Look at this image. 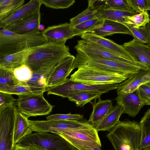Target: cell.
<instances>
[{
	"label": "cell",
	"mask_w": 150,
	"mask_h": 150,
	"mask_svg": "<svg viewBox=\"0 0 150 150\" xmlns=\"http://www.w3.org/2000/svg\"><path fill=\"white\" fill-rule=\"evenodd\" d=\"M103 8L119 10H127L131 9L128 6L127 0H105Z\"/></svg>",
	"instance_id": "40"
},
{
	"label": "cell",
	"mask_w": 150,
	"mask_h": 150,
	"mask_svg": "<svg viewBox=\"0 0 150 150\" xmlns=\"http://www.w3.org/2000/svg\"><path fill=\"white\" fill-rule=\"evenodd\" d=\"M146 27L150 36V22L147 24Z\"/></svg>",
	"instance_id": "46"
},
{
	"label": "cell",
	"mask_w": 150,
	"mask_h": 150,
	"mask_svg": "<svg viewBox=\"0 0 150 150\" xmlns=\"http://www.w3.org/2000/svg\"><path fill=\"white\" fill-rule=\"evenodd\" d=\"M104 19L100 17L88 20L73 27V35L75 36H81L100 27L102 24Z\"/></svg>",
	"instance_id": "31"
},
{
	"label": "cell",
	"mask_w": 150,
	"mask_h": 150,
	"mask_svg": "<svg viewBox=\"0 0 150 150\" xmlns=\"http://www.w3.org/2000/svg\"><path fill=\"white\" fill-rule=\"evenodd\" d=\"M144 105H150V100L146 102L144 104Z\"/></svg>",
	"instance_id": "47"
},
{
	"label": "cell",
	"mask_w": 150,
	"mask_h": 150,
	"mask_svg": "<svg viewBox=\"0 0 150 150\" xmlns=\"http://www.w3.org/2000/svg\"><path fill=\"white\" fill-rule=\"evenodd\" d=\"M18 143H34L43 150H74L65 139L55 133L35 132L25 137Z\"/></svg>",
	"instance_id": "10"
},
{
	"label": "cell",
	"mask_w": 150,
	"mask_h": 150,
	"mask_svg": "<svg viewBox=\"0 0 150 150\" xmlns=\"http://www.w3.org/2000/svg\"><path fill=\"white\" fill-rule=\"evenodd\" d=\"M104 4L96 7H87L85 10L70 20L72 27L84 22L100 17L101 9Z\"/></svg>",
	"instance_id": "29"
},
{
	"label": "cell",
	"mask_w": 150,
	"mask_h": 150,
	"mask_svg": "<svg viewBox=\"0 0 150 150\" xmlns=\"http://www.w3.org/2000/svg\"><path fill=\"white\" fill-rule=\"evenodd\" d=\"M20 83L13 70L0 68V86H15Z\"/></svg>",
	"instance_id": "36"
},
{
	"label": "cell",
	"mask_w": 150,
	"mask_h": 150,
	"mask_svg": "<svg viewBox=\"0 0 150 150\" xmlns=\"http://www.w3.org/2000/svg\"><path fill=\"white\" fill-rule=\"evenodd\" d=\"M40 11L22 20L13 23L5 28L13 33L22 35L39 32L40 24Z\"/></svg>",
	"instance_id": "16"
},
{
	"label": "cell",
	"mask_w": 150,
	"mask_h": 150,
	"mask_svg": "<svg viewBox=\"0 0 150 150\" xmlns=\"http://www.w3.org/2000/svg\"><path fill=\"white\" fill-rule=\"evenodd\" d=\"M141 137L139 123L129 120L120 121L106 136L115 150H140Z\"/></svg>",
	"instance_id": "2"
},
{
	"label": "cell",
	"mask_w": 150,
	"mask_h": 150,
	"mask_svg": "<svg viewBox=\"0 0 150 150\" xmlns=\"http://www.w3.org/2000/svg\"><path fill=\"white\" fill-rule=\"evenodd\" d=\"M149 17L148 11H144L137 15L125 17V23L134 28L146 27V24L150 22Z\"/></svg>",
	"instance_id": "34"
},
{
	"label": "cell",
	"mask_w": 150,
	"mask_h": 150,
	"mask_svg": "<svg viewBox=\"0 0 150 150\" xmlns=\"http://www.w3.org/2000/svg\"><path fill=\"white\" fill-rule=\"evenodd\" d=\"M91 102L93 106V110L88 122L92 126L96 127L111 109L112 106V101L110 100H102L98 98Z\"/></svg>",
	"instance_id": "23"
},
{
	"label": "cell",
	"mask_w": 150,
	"mask_h": 150,
	"mask_svg": "<svg viewBox=\"0 0 150 150\" xmlns=\"http://www.w3.org/2000/svg\"><path fill=\"white\" fill-rule=\"evenodd\" d=\"M81 38L82 40L96 45L120 57L136 61L122 45H118L109 39L90 33L83 34Z\"/></svg>",
	"instance_id": "13"
},
{
	"label": "cell",
	"mask_w": 150,
	"mask_h": 150,
	"mask_svg": "<svg viewBox=\"0 0 150 150\" xmlns=\"http://www.w3.org/2000/svg\"><path fill=\"white\" fill-rule=\"evenodd\" d=\"M80 67L117 73L129 77L142 69L132 64L109 59L89 57L77 52L75 57L74 68L75 69Z\"/></svg>",
	"instance_id": "4"
},
{
	"label": "cell",
	"mask_w": 150,
	"mask_h": 150,
	"mask_svg": "<svg viewBox=\"0 0 150 150\" xmlns=\"http://www.w3.org/2000/svg\"><path fill=\"white\" fill-rule=\"evenodd\" d=\"M18 96L16 104L18 110L28 117L48 115L54 107L45 99L43 93Z\"/></svg>",
	"instance_id": "8"
},
{
	"label": "cell",
	"mask_w": 150,
	"mask_h": 150,
	"mask_svg": "<svg viewBox=\"0 0 150 150\" xmlns=\"http://www.w3.org/2000/svg\"><path fill=\"white\" fill-rule=\"evenodd\" d=\"M28 117L19 112H16L14 130L13 146L33 131L28 122Z\"/></svg>",
	"instance_id": "24"
},
{
	"label": "cell",
	"mask_w": 150,
	"mask_h": 150,
	"mask_svg": "<svg viewBox=\"0 0 150 150\" xmlns=\"http://www.w3.org/2000/svg\"><path fill=\"white\" fill-rule=\"evenodd\" d=\"M55 66L44 68L33 71L32 76L28 81L21 83L30 86L47 88L49 79Z\"/></svg>",
	"instance_id": "26"
},
{
	"label": "cell",
	"mask_w": 150,
	"mask_h": 150,
	"mask_svg": "<svg viewBox=\"0 0 150 150\" xmlns=\"http://www.w3.org/2000/svg\"><path fill=\"white\" fill-rule=\"evenodd\" d=\"M13 71L16 78L20 83L28 81L33 73L30 68L25 64L15 69Z\"/></svg>",
	"instance_id": "37"
},
{
	"label": "cell",
	"mask_w": 150,
	"mask_h": 150,
	"mask_svg": "<svg viewBox=\"0 0 150 150\" xmlns=\"http://www.w3.org/2000/svg\"><path fill=\"white\" fill-rule=\"evenodd\" d=\"M150 81V71L141 69L122 83L117 89V95L136 91L140 86Z\"/></svg>",
	"instance_id": "19"
},
{
	"label": "cell",
	"mask_w": 150,
	"mask_h": 150,
	"mask_svg": "<svg viewBox=\"0 0 150 150\" xmlns=\"http://www.w3.org/2000/svg\"><path fill=\"white\" fill-rule=\"evenodd\" d=\"M127 1L128 6L138 13L150 11V0H127Z\"/></svg>",
	"instance_id": "39"
},
{
	"label": "cell",
	"mask_w": 150,
	"mask_h": 150,
	"mask_svg": "<svg viewBox=\"0 0 150 150\" xmlns=\"http://www.w3.org/2000/svg\"><path fill=\"white\" fill-rule=\"evenodd\" d=\"M42 4L50 8L58 9L69 8L75 2L74 0H40Z\"/></svg>",
	"instance_id": "38"
},
{
	"label": "cell",
	"mask_w": 150,
	"mask_h": 150,
	"mask_svg": "<svg viewBox=\"0 0 150 150\" xmlns=\"http://www.w3.org/2000/svg\"><path fill=\"white\" fill-rule=\"evenodd\" d=\"M83 115L79 114H57L50 115L46 117L47 120H72L78 121L83 120Z\"/></svg>",
	"instance_id": "41"
},
{
	"label": "cell",
	"mask_w": 150,
	"mask_h": 150,
	"mask_svg": "<svg viewBox=\"0 0 150 150\" xmlns=\"http://www.w3.org/2000/svg\"><path fill=\"white\" fill-rule=\"evenodd\" d=\"M145 85L147 86H148L150 87V81L144 84Z\"/></svg>",
	"instance_id": "49"
},
{
	"label": "cell",
	"mask_w": 150,
	"mask_h": 150,
	"mask_svg": "<svg viewBox=\"0 0 150 150\" xmlns=\"http://www.w3.org/2000/svg\"><path fill=\"white\" fill-rule=\"evenodd\" d=\"M90 33L104 38L116 33L133 36L130 30L123 24L108 19H104L102 25Z\"/></svg>",
	"instance_id": "21"
},
{
	"label": "cell",
	"mask_w": 150,
	"mask_h": 150,
	"mask_svg": "<svg viewBox=\"0 0 150 150\" xmlns=\"http://www.w3.org/2000/svg\"><path fill=\"white\" fill-rule=\"evenodd\" d=\"M41 32L47 42L65 44L74 37L73 27L67 23L49 26Z\"/></svg>",
	"instance_id": "14"
},
{
	"label": "cell",
	"mask_w": 150,
	"mask_h": 150,
	"mask_svg": "<svg viewBox=\"0 0 150 150\" xmlns=\"http://www.w3.org/2000/svg\"><path fill=\"white\" fill-rule=\"evenodd\" d=\"M74 49L77 52L87 56L115 60L137 66L143 70L150 71L147 66L142 63L120 57L100 47L82 40H77Z\"/></svg>",
	"instance_id": "12"
},
{
	"label": "cell",
	"mask_w": 150,
	"mask_h": 150,
	"mask_svg": "<svg viewBox=\"0 0 150 150\" xmlns=\"http://www.w3.org/2000/svg\"><path fill=\"white\" fill-rule=\"evenodd\" d=\"M46 88L30 86L20 83L15 86H0V91L17 95L27 94H40L46 91Z\"/></svg>",
	"instance_id": "27"
},
{
	"label": "cell",
	"mask_w": 150,
	"mask_h": 150,
	"mask_svg": "<svg viewBox=\"0 0 150 150\" xmlns=\"http://www.w3.org/2000/svg\"><path fill=\"white\" fill-rule=\"evenodd\" d=\"M18 111L15 105L0 108V150H14V130Z\"/></svg>",
	"instance_id": "9"
},
{
	"label": "cell",
	"mask_w": 150,
	"mask_h": 150,
	"mask_svg": "<svg viewBox=\"0 0 150 150\" xmlns=\"http://www.w3.org/2000/svg\"><path fill=\"white\" fill-rule=\"evenodd\" d=\"M35 47L0 57V68L13 71L25 64L28 57Z\"/></svg>",
	"instance_id": "22"
},
{
	"label": "cell",
	"mask_w": 150,
	"mask_h": 150,
	"mask_svg": "<svg viewBox=\"0 0 150 150\" xmlns=\"http://www.w3.org/2000/svg\"><path fill=\"white\" fill-rule=\"evenodd\" d=\"M71 54L69 47L65 44L46 42L35 47L28 57L25 64L34 71L56 66Z\"/></svg>",
	"instance_id": "1"
},
{
	"label": "cell",
	"mask_w": 150,
	"mask_h": 150,
	"mask_svg": "<svg viewBox=\"0 0 150 150\" xmlns=\"http://www.w3.org/2000/svg\"><path fill=\"white\" fill-rule=\"evenodd\" d=\"M138 13L132 9L119 10L111 9H101L100 17L103 19H108L122 24L125 23L124 18L132 16Z\"/></svg>",
	"instance_id": "28"
},
{
	"label": "cell",
	"mask_w": 150,
	"mask_h": 150,
	"mask_svg": "<svg viewBox=\"0 0 150 150\" xmlns=\"http://www.w3.org/2000/svg\"><path fill=\"white\" fill-rule=\"evenodd\" d=\"M74 150H78L77 149H75ZM101 150L100 148L98 147L96 148H95L94 149H90V150Z\"/></svg>",
	"instance_id": "48"
},
{
	"label": "cell",
	"mask_w": 150,
	"mask_h": 150,
	"mask_svg": "<svg viewBox=\"0 0 150 150\" xmlns=\"http://www.w3.org/2000/svg\"><path fill=\"white\" fill-rule=\"evenodd\" d=\"M122 108L117 104L111 109L95 127L97 130L108 131L114 127L120 121V118L122 114Z\"/></svg>",
	"instance_id": "25"
},
{
	"label": "cell",
	"mask_w": 150,
	"mask_h": 150,
	"mask_svg": "<svg viewBox=\"0 0 150 150\" xmlns=\"http://www.w3.org/2000/svg\"><path fill=\"white\" fill-rule=\"evenodd\" d=\"M98 131L93 126L59 131L62 137L78 150H88L101 147Z\"/></svg>",
	"instance_id": "5"
},
{
	"label": "cell",
	"mask_w": 150,
	"mask_h": 150,
	"mask_svg": "<svg viewBox=\"0 0 150 150\" xmlns=\"http://www.w3.org/2000/svg\"><path fill=\"white\" fill-rule=\"evenodd\" d=\"M17 101L12 94L0 91V108L16 104Z\"/></svg>",
	"instance_id": "42"
},
{
	"label": "cell",
	"mask_w": 150,
	"mask_h": 150,
	"mask_svg": "<svg viewBox=\"0 0 150 150\" xmlns=\"http://www.w3.org/2000/svg\"><path fill=\"white\" fill-rule=\"evenodd\" d=\"M119 84L91 85L74 81L67 78L64 82L60 84L47 88L46 91L48 95L53 94L69 98L76 93L84 92H96L102 94L107 93L117 89Z\"/></svg>",
	"instance_id": "7"
},
{
	"label": "cell",
	"mask_w": 150,
	"mask_h": 150,
	"mask_svg": "<svg viewBox=\"0 0 150 150\" xmlns=\"http://www.w3.org/2000/svg\"><path fill=\"white\" fill-rule=\"evenodd\" d=\"M75 56L71 54L65 57L56 66L49 79L47 88L60 84L66 80L71 73L75 69Z\"/></svg>",
	"instance_id": "15"
},
{
	"label": "cell",
	"mask_w": 150,
	"mask_h": 150,
	"mask_svg": "<svg viewBox=\"0 0 150 150\" xmlns=\"http://www.w3.org/2000/svg\"><path fill=\"white\" fill-rule=\"evenodd\" d=\"M142 150H150V147L145 148Z\"/></svg>",
	"instance_id": "50"
},
{
	"label": "cell",
	"mask_w": 150,
	"mask_h": 150,
	"mask_svg": "<svg viewBox=\"0 0 150 150\" xmlns=\"http://www.w3.org/2000/svg\"><path fill=\"white\" fill-rule=\"evenodd\" d=\"M102 93L93 92H84L76 93L68 98L74 102L77 106H83L93 99L100 98Z\"/></svg>",
	"instance_id": "33"
},
{
	"label": "cell",
	"mask_w": 150,
	"mask_h": 150,
	"mask_svg": "<svg viewBox=\"0 0 150 150\" xmlns=\"http://www.w3.org/2000/svg\"><path fill=\"white\" fill-rule=\"evenodd\" d=\"M122 45L136 61L145 65L150 69V43L145 45L133 39Z\"/></svg>",
	"instance_id": "20"
},
{
	"label": "cell",
	"mask_w": 150,
	"mask_h": 150,
	"mask_svg": "<svg viewBox=\"0 0 150 150\" xmlns=\"http://www.w3.org/2000/svg\"><path fill=\"white\" fill-rule=\"evenodd\" d=\"M139 124L141 131L140 150L150 147V108L145 113Z\"/></svg>",
	"instance_id": "30"
},
{
	"label": "cell",
	"mask_w": 150,
	"mask_h": 150,
	"mask_svg": "<svg viewBox=\"0 0 150 150\" xmlns=\"http://www.w3.org/2000/svg\"><path fill=\"white\" fill-rule=\"evenodd\" d=\"M24 0H0V22L11 15L23 5Z\"/></svg>",
	"instance_id": "32"
},
{
	"label": "cell",
	"mask_w": 150,
	"mask_h": 150,
	"mask_svg": "<svg viewBox=\"0 0 150 150\" xmlns=\"http://www.w3.org/2000/svg\"><path fill=\"white\" fill-rule=\"evenodd\" d=\"M132 32L133 35V40L135 41L142 44L150 43V36L146 27L134 28L129 24L123 23Z\"/></svg>",
	"instance_id": "35"
},
{
	"label": "cell",
	"mask_w": 150,
	"mask_h": 150,
	"mask_svg": "<svg viewBox=\"0 0 150 150\" xmlns=\"http://www.w3.org/2000/svg\"><path fill=\"white\" fill-rule=\"evenodd\" d=\"M117 104L122 108V114L135 117L144 105V102L139 97L137 90L126 94L117 95L115 99Z\"/></svg>",
	"instance_id": "17"
},
{
	"label": "cell",
	"mask_w": 150,
	"mask_h": 150,
	"mask_svg": "<svg viewBox=\"0 0 150 150\" xmlns=\"http://www.w3.org/2000/svg\"><path fill=\"white\" fill-rule=\"evenodd\" d=\"M28 122L33 131L57 134L59 131L65 129L84 128L91 125L88 121L76 120H31Z\"/></svg>",
	"instance_id": "11"
},
{
	"label": "cell",
	"mask_w": 150,
	"mask_h": 150,
	"mask_svg": "<svg viewBox=\"0 0 150 150\" xmlns=\"http://www.w3.org/2000/svg\"><path fill=\"white\" fill-rule=\"evenodd\" d=\"M45 29V27L42 24H40L39 26V30L40 32L43 31Z\"/></svg>",
	"instance_id": "45"
},
{
	"label": "cell",
	"mask_w": 150,
	"mask_h": 150,
	"mask_svg": "<svg viewBox=\"0 0 150 150\" xmlns=\"http://www.w3.org/2000/svg\"><path fill=\"white\" fill-rule=\"evenodd\" d=\"M13 150H43L40 146L34 143H17L14 146Z\"/></svg>",
	"instance_id": "44"
},
{
	"label": "cell",
	"mask_w": 150,
	"mask_h": 150,
	"mask_svg": "<svg viewBox=\"0 0 150 150\" xmlns=\"http://www.w3.org/2000/svg\"><path fill=\"white\" fill-rule=\"evenodd\" d=\"M46 42L42 32L22 35L0 29V57L37 47Z\"/></svg>",
	"instance_id": "3"
},
{
	"label": "cell",
	"mask_w": 150,
	"mask_h": 150,
	"mask_svg": "<svg viewBox=\"0 0 150 150\" xmlns=\"http://www.w3.org/2000/svg\"><path fill=\"white\" fill-rule=\"evenodd\" d=\"M40 0H31L17 9L8 17L0 22V28H5L13 23L23 19L40 11Z\"/></svg>",
	"instance_id": "18"
},
{
	"label": "cell",
	"mask_w": 150,
	"mask_h": 150,
	"mask_svg": "<svg viewBox=\"0 0 150 150\" xmlns=\"http://www.w3.org/2000/svg\"><path fill=\"white\" fill-rule=\"evenodd\" d=\"M70 76L71 80L91 85L120 83L129 78L117 73H111L84 67H78Z\"/></svg>",
	"instance_id": "6"
},
{
	"label": "cell",
	"mask_w": 150,
	"mask_h": 150,
	"mask_svg": "<svg viewBox=\"0 0 150 150\" xmlns=\"http://www.w3.org/2000/svg\"><path fill=\"white\" fill-rule=\"evenodd\" d=\"M136 90L144 103L150 100V87L144 84L139 86Z\"/></svg>",
	"instance_id": "43"
}]
</instances>
